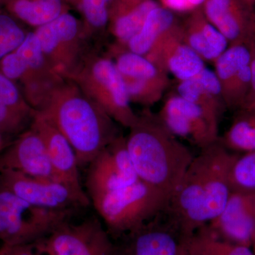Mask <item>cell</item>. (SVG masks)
Here are the masks:
<instances>
[{
  "mask_svg": "<svg viewBox=\"0 0 255 255\" xmlns=\"http://www.w3.org/2000/svg\"><path fill=\"white\" fill-rule=\"evenodd\" d=\"M237 156L219 140L194 156L163 213L179 238L209 224L224 209L232 192L230 172Z\"/></svg>",
  "mask_w": 255,
  "mask_h": 255,
  "instance_id": "6da1fadb",
  "label": "cell"
},
{
  "mask_svg": "<svg viewBox=\"0 0 255 255\" xmlns=\"http://www.w3.org/2000/svg\"><path fill=\"white\" fill-rule=\"evenodd\" d=\"M129 130L128 150L137 175L169 201L195 155L149 108Z\"/></svg>",
  "mask_w": 255,
  "mask_h": 255,
  "instance_id": "7a4b0ae2",
  "label": "cell"
},
{
  "mask_svg": "<svg viewBox=\"0 0 255 255\" xmlns=\"http://www.w3.org/2000/svg\"><path fill=\"white\" fill-rule=\"evenodd\" d=\"M37 112L66 137L80 167L88 165L121 135L119 124L70 80L60 85Z\"/></svg>",
  "mask_w": 255,
  "mask_h": 255,
  "instance_id": "3957f363",
  "label": "cell"
},
{
  "mask_svg": "<svg viewBox=\"0 0 255 255\" xmlns=\"http://www.w3.org/2000/svg\"><path fill=\"white\" fill-rule=\"evenodd\" d=\"M111 237L136 231L163 214L169 199L141 179L92 199Z\"/></svg>",
  "mask_w": 255,
  "mask_h": 255,
  "instance_id": "277c9868",
  "label": "cell"
},
{
  "mask_svg": "<svg viewBox=\"0 0 255 255\" xmlns=\"http://www.w3.org/2000/svg\"><path fill=\"white\" fill-rule=\"evenodd\" d=\"M68 80L119 125L129 128L135 123L137 114L132 110L123 78L110 56L90 50Z\"/></svg>",
  "mask_w": 255,
  "mask_h": 255,
  "instance_id": "5b68a950",
  "label": "cell"
},
{
  "mask_svg": "<svg viewBox=\"0 0 255 255\" xmlns=\"http://www.w3.org/2000/svg\"><path fill=\"white\" fill-rule=\"evenodd\" d=\"M0 73L21 85L25 99L36 111L66 80L46 59L33 31L28 32L21 46L0 60Z\"/></svg>",
  "mask_w": 255,
  "mask_h": 255,
  "instance_id": "8992f818",
  "label": "cell"
},
{
  "mask_svg": "<svg viewBox=\"0 0 255 255\" xmlns=\"http://www.w3.org/2000/svg\"><path fill=\"white\" fill-rule=\"evenodd\" d=\"M75 211L52 210L28 204L0 182V241L10 247L46 237Z\"/></svg>",
  "mask_w": 255,
  "mask_h": 255,
  "instance_id": "52a82bcc",
  "label": "cell"
},
{
  "mask_svg": "<svg viewBox=\"0 0 255 255\" xmlns=\"http://www.w3.org/2000/svg\"><path fill=\"white\" fill-rule=\"evenodd\" d=\"M33 32L46 59L65 80L91 50L82 21L68 11Z\"/></svg>",
  "mask_w": 255,
  "mask_h": 255,
  "instance_id": "ba28073f",
  "label": "cell"
},
{
  "mask_svg": "<svg viewBox=\"0 0 255 255\" xmlns=\"http://www.w3.org/2000/svg\"><path fill=\"white\" fill-rule=\"evenodd\" d=\"M35 243L48 255H112L114 249L110 233L96 216L78 224L68 220Z\"/></svg>",
  "mask_w": 255,
  "mask_h": 255,
  "instance_id": "9c48e42d",
  "label": "cell"
},
{
  "mask_svg": "<svg viewBox=\"0 0 255 255\" xmlns=\"http://www.w3.org/2000/svg\"><path fill=\"white\" fill-rule=\"evenodd\" d=\"M0 182L20 199L45 209L75 211L91 203L88 196L79 194L60 181L31 177L12 169H1Z\"/></svg>",
  "mask_w": 255,
  "mask_h": 255,
  "instance_id": "30bf717a",
  "label": "cell"
},
{
  "mask_svg": "<svg viewBox=\"0 0 255 255\" xmlns=\"http://www.w3.org/2000/svg\"><path fill=\"white\" fill-rule=\"evenodd\" d=\"M109 56L123 78L131 103L149 108L160 100L169 85L167 73L145 57L117 44Z\"/></svg>",
  "mask_w": 255,
  "mask_h": 255,
  "instance_id": "8fae6325",
  "label": "cell"
},
{
  "mask_svg": "<svg viewBox=\"0 0 255 255\" xmlns=\"http://www.w3.org/2000/svg\"><path fill=\"white\" fill-rule=\"evenodd\" d=\"M86 189L90 200L140 179L128 150L127 137L121 134L87 165Z\"/></svg>",
  "mask_w": 255,
  "mask_h": 255,
  "instance_id": "7c38bea8",
  "label": "cell"
},
{
  "mask_svg": "<svg viewBox=\"0 0 255 255\" xmlns=\"http://www.w3.org/2000/svg\"><path fill=\"white\" fill-rule=\"evenodd\" d=\"M157 115L175 136L200 150L219 140V122L177 92L166 99Z\"/></svg>",
  "mask_w": 255,
  "mask_h": 255,
  "instance_id": "4fadbf2b",
  "label": "cell"
},
{
  "mask_svg": "<svg viewBox=\"0 0 255 255\" xmlns=\"http://www.w3.org/2000/svg\"><path fill=\"white\" fill-rule=\"evenodd\" d=\"M250 41L229 44L214 62V72L219 79L227 110H241L251 90Z\"/></svg>",
  "mask_w": 255,
  "mask_h": 255,
  "instance_id": "5bb4252c",
  "label": "cell"
},
{
  "mask_svg": "<svg viewBox=\"0 0 255 255\" xmlns=\"http://www.w3.org/2000/svg\"><path fill=\"white\" fill-rule=\"evenodd\" d=\"M0 164L1 169H12L31 177L60 181L52 167L46 144L32 127L0 152Z\"/></svg>",
  "mask_w": 255,
  "mask_h": 255,
  "instance_id": "9a60e30c",
  "label": "cell"
},
{
  "mask_svg": "<svg viewBox=\"0 0 255 255\" xmlns=\"http://www.w3.org/2000/svg\"><path fill=\"white\" fill-rule=\"evenodd\" d=\"M207 225L223 240L250 247L255 237V194L232 191L224 209Z\"/></svg>",
  "mask_w": 255,
  "mask_h": 255,
  "instance_id": "2e32d148",
  "label": "cell"
},
{
  "mask_svg": "<svg viewBox=\"0 0 255 255\" xmlns=\"http://www.w3.org/2000/svg\"><path fill=\"white\" fill-rule=\"evenodd\" d=\"M178 81L189 80L206 68L205 61L183 40L182 23L174 26L146 56Z\"/></svg>",
  "mask_w": 255,
  "mask_h": 255,
  "instance_id": "e0dca14e",
  "label": "cell"
},
{
  "mask_svg": "<svg viewBox=\"0 0 255 255\" xmlns=\"http://www.w3.org/2000/svg\"><path fill=\"white\" fill-rule=\"evenodd\" d=\"M41 135L46 144L52 167L60 182L82 195H87L80 181L78 160L70 142L54 124L37 112L31 127Z\"/></svg>",
  "mask_w": 255,
  "mask_h": 255,
  "instance_id": "ac0fdd59",
  "label": "cell"
},
{
  "mask_svg": "<svg viewBox=\"0 0 255 255\" xmlns=\"http://www.w3.org/2000/svg\"><path fill=\"white\" fill-rule=\"evenodd\" d=\"M177 233L163 214L134 232L124 235L114 244L112 255H177Z\"/></svg>",
  "mask_w": 255,
  "mask_h": 255,
  "instance_id": "d6986e66",
  "label": "cell"
},
{
  "mask_svg": "<svg viewBox=\"0 0 255 255\" xmlns=\"http://www.w3.org/2000/svg\"><path fill=\"white\" fill-rule=\"evenodd\" d=\"M206 18L231 43L253 37V8L240 0H206L202 5Z\"/></svg>",
  "mask_w": 255,
  "mask_h": 255,
  "instance_id": "ffe728a7",
  "label": "cell"
},
{
  "mask_svg": "<svg viewBox=\"0 0 255 255\" xmlns=\"http://www.w3.org/2000/svg\"><path fill=\"white\" fill-rule=\"evenodd\" d=\"M36 114L17 84L0 73V133L2 136L21 135L31 127Z\"/></svg>",
  "mask_w": 255,
  "mask_h": 255,
  "instance_id": "44dd1931",
  "label": "cell"
},
{
  "mask_svg": "<svg viewBox=\"0 0 255 255\" xmlns=\"http://www.w3.org/2000/svg\"><path fill=\"white\" fill-rule=\"evenodd\" d=\"M182 26L183 40L204 61L214 63L229 46L226 37L208 21L201 6L189 12Z\"/></svg>",
  "mask_w": 255,
  "mask_h": 255,
  "instance_id": "7402d4cb",
  "label": "cell"
},
{
  "mask_svg": "<svg viewBox=\"0 0 255 255\" xmlns=\"http://www.w3.org/2000/svg\"><path fill=\"white\" fill-rule=\"evenodd\" d=\"M176 92L199 106L219 123L227 110L219 79L214 71L206 67L193 78L179 82Z\"/></svg>",
  "mask_w": 255,
  "mask_h": 255,
  "instance_id": "603a6c76",
  "label": "cell"
},
{
  "mask_svg": "<svg viewBox=\"0 0 255 255\" xmlns=\"http://www.w3.org/2000/svg\"><path fill=\"white\" fill-rule=\"evenodd\" d=\"M159 5L156 0H113L110 6L109 31L117 44L125 46L140 31L150 11Z\"/></svg>",
  "mask_w": 255,
  "mask_h": 255,
  "instance_id": "cb8c5ba5",
  "label": "cell"
},
{
  "mask_svg": "<svg viewBox=\"0 0 255 255\" xmlns=\"http://www.w3.org/2000/svg\"><path fill=\"white\" fill-rule=\"evenodd\" d=\"M179 23L173 11L159 5L150 11L140 31L128 41L124 48L132 53L147 56Z\"/></svg>",
  "mask_w": 255,
  "mask_h": 255,
  "instance_id": "d4e9b609",
  "label": "cell"
},
{
  "mask_svg": "<svg viewBox=\"0 0 255 255\" xmlns=\"http://www.w3.org/2000/svg\"><path fill=\"white\" fill-rule=\"evenodd\" d=\"M178 251L186 255H255L250 247L223 240L208 225L190 236L179 238Z\"/></svg>",
  "mask_w": 255,
  "mask_h": 255,
  "instance_id": "484cf974",
  "label": "cell"
},
{
  "mask_svg": "<svg viewBox=\"0 0 255 255\" xmlns=\"http://www.w3.org/2000/svg\"><path fill=\"white\" fill-rule=\"evenodd\" d=\"M67 5L64 0H9L4 9L18 21L36 28L68 11Z\"/></svg>",
  "mask_w": 255,
  "mask_h": 255,
  "instance_id": "4316f807",
  "label": "cell"
},
{
  "mask_svg": "<svg viewBox=\"0 0 255 255\" xmlns=\"http://www.w3.org/2000/svg\"><path fill=\"white\" fill-rule=\"evenodd\" d=\"M219 141L228 150L246 152L255 151V112L239 110L227 131Z\"/></svg>",
  "mask_w": 255,
  "mask_h": 255,
  "instance_id": "83f0119b",
  "label": "cell"
},
{
  "mask_svg": "<svg viewBox=\"0 0 255 255\" xmlns=\"http://www.w3.org/2000/svg\"><path fill=\"white\" fill-rule=\"evenodd\" d=\"M232 191L255 194V151L238 155L230 172Z\"/></svg>",
  "mask_w": 255,
  "mask_h": 255,
  "instance_id": "f1b7e54d",
  "label": "cell"
},
{
  "mask_svg": "<svg viewBox=\"0 0 255 255\" xmlns=\"http://www.w3.org/2000/svg\"><path fill=\"white\" fill-rule=\"evenodd\" d=\"M28 32L6 10H0V60L21 46Z\"/></svg>",
  "mask_w": 255,
  "mask_h": 255,
  "instance_id": "f546056e",
  "label": "cell"
},
{
  "mask_svg": "<svg viewBox=\"0 0 255 255\" xmlns=\"http://www.w3.org/2000/svg\"><path fill=\"white\" fill-rule=\"evenodd\" d=\"M159 4L173 12H191L195 9L188 0H159Z\"/></svg>",
  "mask_w": 255,
  "mask_h": 255,
  "instance_id": "4dcf8cb0",
  "label": "cell"
},
{
  "mask_svg": "<svg viewBox=\"0 0 255 255\" xmlns=\"http://www.w3.org/2000/svg\"><path fill=\"white\" fill-rule=\"evenodd\" d=\"M250 46H251V87L249 95L248 96V98H247L246 104H245L244 106H246L247 104L250 103V102L254 100L255 99V39L254 37H253L251 41H250ZM244 106H243V107H244ZM243 107H242V108H243Z\"/></svg>",
  "mask_w": 255,
  "mask_h": 255,
  "instance_id": "1f68e13d",
  "label": "cell"
},
{
  "mask_svg": "<svg viewBox=\"0 0 255 255\" xmlns=\"http://www.w3.org/2000/svg\"><path fill=\"white\" fill-rule=\"evenodd\" d=\"M190 3L191 6H193L194 9H196V8L200 7V6H202V5L204 4L206 0H188Z\"/></svg>",
  "mask_w": 255,
  "mask_h": 255,
  "instance_id": "d6a6232c",
  "label": "cell"
},
{
  "mask_svg": "<svg viewBox=\"0 0 255 255\" xmlns=\"http://www.w3.org/2000/svg\"><path fill=\"white\" fill-rule=\"evenodd\" d=\"M241 110L253 111V112H255V99L250 102V103L247 104Z\"/></svg>",
  "mask_w": 255,
  "mask_h": 255,
  "instance_id": "836d02e7",
  "label": "cell"
},
{
  "mask_svg": "<svg viewBox=\"0 0 255 255\" xmlns=\"http://www.w3.org/2000/svg\"><path fill=\"white\" fill-rule=\"evenodd\" d=\"M9 247V246H6V245H2V246L0 248V255H7Z\"/></svg>",
  "mask_w": 255,
  "mask_h": 255,
  "instance_id": "e575fe53",
  "label": "cell"
},
{
  "mask_svg": "<svg viewBox=\"0 0 255 255\" xmlns=\"http://www.w3.org/2000/svg\"><path fill=\"white\" fill-rule=\"evenodd\" d=\"M240 1H241L242 2L248 5L250 7L253 8V9H254L255 6V0H240Z\"/></svg>",
  "mask_w": 255,
  "mask_h": 255,
  "instance_id": "d590c367",
  "label": "cell"
},
{
  "mask_svg": "<svg viewBox=\"0 0 255 255\" xmlns=\"http://www.w3.org/2000/svg\"><path fill=\"white\" fill-rule=\"evenodd\" d=\"M67 4L72 5V6L77 7L78 6L79 0H64Z\"/></svg>",
  "mask_w": 255,
  "mask_h": 255,
  "instance_id": "8d00e7d4",
  "label": "cell"
},
{
  "mask_svg": "<svg viewBox=\"0 0 255 255\" xmlns=\"http://www.w3.org/2000/svg\"><path fill=\"white\" fill-rule=\"evenodd\" d=\"M9 0H0V10L4 9Z\"/></svg>",
  "mask_w": 255,
  "mask_h": 255,
  "instance_id": "74e56055",
  "label": "cell"
},
{
  "mask_svg": "<svg viewBox=\"0 0 255 255\" xmlns=\"http://www.w3.org/2000/svg\"><path fill=\"white\" fill-rule=\"evenodd\" d=\"M253 35L255 39V11L253 18Z\"/></svg>",
  "mask_w": 255,
  "mask_h": 255,
  "instance_id": "f35d334b",
  "label": "cell"
},
{
  "mask_svg": "<svg viewBox=\"0 0 255 255\" xmlns=\"http://www.w3.org/2000/svg\"><path fill=\"white\" fill-rule=\"evenodd\" d=\"M4 144H3V136L1 133H0V152L4 149Z\"/></svg>",
  "mask_w": 255,
  "mask_h": 255,
  "instance_id": "ab89813d",
  "label": "cell"
},
{
  "mask_svg": "<svg viewBox=\"0 0 255 255\" xmlns=\"http://www.w3.org/2000/svg\"><path fill=\"white\" fill-rule=\"evenodd\" d=\"M177 255H186L183 254V253H181V252H179V251H178Z\"/></svg>",
  "mask_w": 255,
  "mask_h": 255,
  "instance_id": "60d3db41",
  "label": "cell"
},
{
  "mask_svg": "<svg viewBox=\"0 0 255 255\" xmlns=\"http://www.w3.org/2000/svg\"><path fill=\"white\" fill-rule=\"evenodd\" d=\"M254 241H255V237Z\"/></svg>",
  "mask_w": 255,
  "mask_h": 255,
  "instance_id": "b9f144b4",
  "label": "cell"
},
{
  "mask_svg": "<svg viewBox=\"0 0 255 255\" xmlns=\"http://www.w3.org/2000/svg\"><path fill=\"white\" fill-rule=\"evenodd\" d=\"M1 170V164H0V171Z\"/></svg>",
  "mask_w": 255,
  "mask_h": 255,
  "instance_id": "7bdbcfd3",
  "label": "cell"
},
{
  "mask_svg": "<svg viewBox=\"0 0 255 255\" xmlns=\"http://www.w3.org/2000/svg\"><path fill=\"white\" fill-rule=\"evenodd\" d=\"M8 252H9V251H8ZM7 255H8V253H7Z\"/></svg>",
  "mask_w": 255,
  "mask_h": 255,
  "instance_id": "ee69618b",
  "label": "cell"
}]
</instances>
